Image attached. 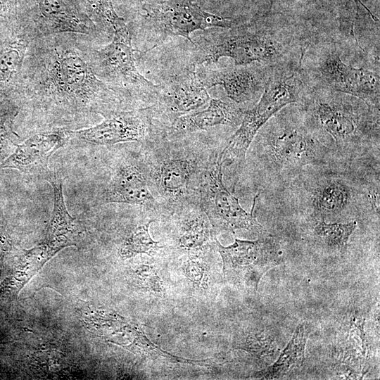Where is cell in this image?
I'll list each match as a JSON object with an SVG mask.
<instances>
[{
  "label": "cell",
  "mask_w": 380,
  "mask_h": 380,
  "mask_svg": "<svg viewBox=\"0 0 380 380\" xmlns=\"http://www.w3.org/2000/svg\"><path fill=\"white\" fill-rule=\"evenodd\" d=\"M205 34L199 42L198 63L217 62L222 57L234 60L235 65L260 63L275 65L293 59L291 52L298 46L293 35L255 23L226 28Z\"/></svg>",
  "instance_id": "cell-1"
},
{
  "label": "cell",
  "mask_w": 380,
  "mask_h": 380,
  "mask_svg": "<svg viewBox=\"0 0 380 380\" xmlns=\"http://www.w3.org/2000/svg\"><path fill=\"white\" fill-rule=\"evenodd\" d=\"M40 64L39 88L46 96L85 104L113 93L82 53L72 48L55 46Z\"/></svg>",
  "instance_id": "cell-2"
},
{
  "label": "cell",
  "mask_w": 380,
  "mask_h": 380,
  "mask_svg": "<svg viewBox=\"0 0 380 380\" xmlns=\"http://www.w3.org/2000/svg\"><path fill=\"white\" fill-rule=\"evenodd\" d=\"M144 18L150 31L158 36L155 46L168 37L181 36L195 46L191 34L209 27L231 28L234 22L229 18L203 10L194 0H163L143 6Z\"/></svg>",
  "instance_id": "cell-3"
},
{
  "label": "cell",
  "mask_w": 380,
  "mask_h": 380,
  "mask_svg": "<svg viewBox=\"0 0 380 380\" xmlns=\"http://www.w3.org/2000/svg\"><path fill=\"white\" fill-rule=\"evenodd\" d=\"M222 151L213 156L203 172L201 183V208L213 227L219 232L262 228L254 215L258 195L251 212L246 211L237 198L222 182Z\"/></svg>",
  "instance_id": "cell-4"
},
{
  "label": "cell",
  "mask_w": 380,
  "mask_h": 380,
  "mask_svg": "<svg viewBox=\"0 0 380 380\" xmlns=\"http://www.w3.org/2000/svg\"><path fill=\"white\" fill-rule=\"evenodd\" d=\"M319 93H310L305 103H310L315 121L330 134L336 144L346 148L360 141L371 130L379 129L367 114L360 112L336 92L322 89Z\"/></svg>",
  "instance_id": "cell-5"
},
{
  "label": "cell",
  "mask_w": 380,
  "mask_h": 380,
  "mask_svg": "<svg viewBox=\"0 0 380 380\" xmlns=\"http://www.w3.org/2000/svg\"><path fill=\"white\" fill-rule=\"evenodd\" d=\"M269 127L267 152L277 169L294 170L320 162L325 151L315 133L304 122H295L279 115Z\"/></svg>",
  "instance_id": "cell-6"
},
{
  "label": "cell",
  "mask_w": 380,
  "mask_h": 380,
  "mask_svg": "<svg viewBox=\"0 0 380 380\" xmlns=\"http://www.w3.org/2000/svg\"><path fill=\"white\" fill-rule=\"evenodd\" d=\"M215 241L226 279L255 291L261 277L279 262V246L271 237L255 241L236 238L228 246L221 245L216 238Z\"/></svg>",
  "instance_id": "cell-7"
},
{
  "label": "cell",
  "mask_w": 380,
  "mask_h": 380,
  "mask_svg": "<svg viewBox=\"0 0 380 380\" xmlns=\"http://www.w3.org/2000/svg\"><path fill=\"white\" fill-rule=\"evenodd\" d=\"M317 72L316 89L350 95L379 110L380 77L376 72L346 64L336 48L323 51Z\"/></svg>",
  "instance_id": "cell-8"
},
{
  "label": "cell",
  "mask_w": 380,
  "mask_h": 380,
  "mask_svg": "<svg viewBox=\"0 0 380 380\" xmlns=\"http://www.w3.org/2000/svg\"><path fill=\"white\" fill-rule=\"evenodd\" d=\"M131 42L127 27L114 32L110 43L93 52L94 71L100 80L116 87L157 96L158 86L143 76L136 67Z\"/></svg>",
  "instance_id": "cell-9"
},
{
  "label": "cell",
  "mask_w": 380,
  "mask_h": 380,
  "mask_svg": "<svg viewBox=\"0 0 380 380\" xmlns=\"http://www.w3.org/2000/svg\"><path fill=\"white\" fill-rule=\"evenodd\" d=\"M272 66L255 63L217 70L203 68L196 72L207 89L220 85L231 101L241 104L260 98Z\"/></svg>",
  "instance_id": "cell-10"
},
{
  "label": "cell",
  "mask_w": 380,
  "mask_h": 380,
  "mask_svg": "<svg viewBox=\"0 0 380 380\" xmlns=\"http://www.w3.org/2000/svg\"><path fill=\"white\" fill-rule=\"evenodd\" d=\"M103 120L96 125L70 131L71 137L96 145L144 139L150 131L151 122L146 110L100 113Z\"/></svg>",
  "instance_id": "cell-11"
},
{
  "label": "cell",
  "mask_w": 380,
  "mask_h": 380,
  "mask_svg": "<svg viewBox=\"0 0 380 380\" xmlns=\"http://www.w3.org/2000/svg\"><path fill=\"white\" fill-rule=\"evenodd\" d=\"M71 137L70 131L37 134L17 146L14 152L0 164V168H13L23 172H42L51 156Z\"/></svg>",
  "instance_id": "cell-12"
},
{
  "label": "cell",
  "mask_w": 380,
  "mask_h": 380,
  "mask_svg": "<svg viewBox=\"0 0 380 380\" xmlns=\"http://www.w3.org/2000/svg\"><path fill=\"white\" fill-rule=\"evenodd\" d=\"M156 96L167 112L179 116L203 109L210 99L207 89L197 77L195 67L158 86Z\"/></svg>",
  "instance_id": "cell-13"
},
{
  "label": "cell",
  "mask_w": 380,
  "mask_h": 380,
  "mask_svg": "<svg viewBox=\"0 0 380 380\" xmlns=\"http://www.w3.org/2000/svg\"><path fill=\"white\" fill-rule=\"evenodd\" d=\"M38 6L37 26L41 34H89L95 31L93 22L68 0H38Z\"/></svg>",
  "instance_id": "cell-14"
},
{
  "label": "cell",
  "mask_w": 380,
  "mask_h": 380,
  "mask_svg": "<svg viewBox=\"0 0 380 380\" xmlns=\"http://www.w3.org/2000/svg\"><path fill=\"white\" fill-rule=\"evenodd\" d=\"M279 108L264 96L250 110L244 111L239 127L222 150L223 164H232L245 159L246 152L256 134Z\"/></svg>",
  "instance_id": "cell-15"
},
{
  "label": "cell",
  "mask_w": 380,
  "mask_h": 380,
  "mask_svg": "<svg viewBox=\"0 0 380 380\" xmlns=\"http://www.w3.org/2000/svg\"><path fill=\"white\" fill-rule=\"evenodd\" d=\"M243 113L239 104L230 99H210L203 109L177 117L172 123L171 132L181 134L217 125L237 126Z\"/></svg>",
  "instance_id": "cell-16"
},
{
  "label": "cell",
  "mask_w": 380,
  "mask_h": 380,
  "mask_svg": "<svg viewBox=\"0 0 380 380\" xmlns=\"http://www.w3.org/2000/svg\"><path fill=\"white\" fill-rule=\"evenodd\" d=\"M105 203L151 206L156 200L145 174L134 164H123L116 170L103 195Z\"/></svg>",
  "instance_id": "cell-17"
},
{
  "label": "cell",
  "mask_w": 380,
  "mask_h": 380,
  "mask_svg": "<svg viewBox=\"0 0 380 380\" xmlns=\"http://www.w3.org/2000/svg\"><path fill=\"white\" fill-rule=\"evenodd\" d=\"M45 178L50 183L53 192V206L46 239L62 248L76 245L75 239L80 231L77 221L67 210L62 179L53 172H47Z\"/></svg>",
  "instance_id": "cell-18"
},
{
  "label": "cell",
  "mask_w": 380,
  "mask_h": 380,
  "mask_svg": "<svg viewBox=\"0 0 380 380\" xmlns=\"http://www.w3.org/2000/svg\"><path fill=\"white\" fill-rule=\"evenodd\" d=\"M194 171L192 160L184 156L165 158L156 170L158 191L167 198H179L186 192Z\"/></svg>",
  "instance_id": "cell-19"
},
{
  "label": "cell",
  "mask_w": 380,
  "mask_h": 380,
  "mask_svg": "<svg viewBox=\"0 0 380 380\" xmlns=\"http://www.w3.org/2000/svg\"><path fill=\"white\" fill-rule=\"evenodd\" d=\"M306 334L303 324L298 325L293 337L278 360L262 372L265 379H277L300 366L305 358Z\"/></svg>",
  "instance_id": "cell-20"
},
{
  "label": "cell",
  "mask_w": 380,
  "mask_h": 380,
  "mask_svg": "<svg viewBox=\"0 0 380 380\" xmlns=\"http://www.w3.org/2000/svg\"><path fill=\"white\" fill-rule=\"evenodd\" d=\"M350 199V190L345 183L330 180L315 190L312 203L319 213L332 215L343 211L349 204Z\"/></svg>",
  "instance_id": "cell-21"
},
{
  "label": "cell",
  "mask_w": 380,
  "mask_h": 380,
  "mask_svg": "<svg viewBox=\"0 0 380 380\" xmlns=\"http://www.w3.org/2000/svg\"><path fill=\"white\" fill-rule=\"evenodd\" d=\"M153 220L138 227L124 241L120 249L121 257L127 258L138 253L151 255L161 248L159 241H154L149 234V226Z\"/></svg>",
  "instance_id": "cell-22"
},
{
  "label": "cell",
  "mask_w": 380,
  "mask_h": 380,
  "mask_svg": "<svg viewBox=\"0 0 380 380\" xmlns=\"http://www.w3.org/2000/svg\"><path fill=\"white\" fill-rule=\"evenodd\" d=\"M27 47L26 41H18L1 50L0 83L10 82L20 72Z\"/></svg>",
  "instance_id": "cell-23"
},
{
  "label": "cell",
  "mask_w": 380,
  "mask_h": 380,
  "mask_svg": "<svg viewBox=\"0 0 380 380\" xmlns=\"http://www.w3.org/2000/svg\"><path fill=\"white\" fill-rule=\"evenodd\" d=\"M356 226L355 221L347 223H327L322 220L315 225V232L329 246L343 251Z\"/></svg>",
  "instance_id": "cell-24"
},
{
  "label": "cell",
  "mask_w": 380,
  "mask_h": 380,
  "mask_svg": "<svg viewBox=\"0 0 380 380\" xmlns=\"http://www.w3.org/2000/svg\"><path fill=\"white\" fill-rule=\"evenodd\" d=\"M208 225L204 216L198 215L188 220L183 227L179 239V244L184 248H195L201 246L208 240Z\"/></svg>",
  "instance_id": "cell-25"
},
{
  "label": "cell",
  "mask_w": 380,
  "mask_h": 380,
  "mask_svg": "<svg viewBox=\"0 0 380 380\" xmlns=\"http://www.w3.org/2000/svg\"><path fill=\"white\" fill-rule=\"evenodd\" d=\"M94 18L106 28L114 32L127 25L123 18L115 13L111 0H84Z\"/></svg>",
  "instance_id": "cell-26"
},
{
  "label": "cell",
  "mask_w": 380,
  "mask_h": 380,
  "mask_svg": "<svg viewBox=\"0 0 380 380\" xmlns=\"http://www.w3.org/2000/svg\"><path fill=\"white\" fill-rule=\"evenodd\" d=\"M141 285L147 291L160 296L165 295V289L161 278L151 266L142 265L137 272Z\"/></svg>",
  "instance_id": "cell-27"
},
{
  "label": "cell",
  "mask_w": 380,
  "mask_h": 380,
  "mask_svg": "<svg viewBox=\"0 0 380 380\" xmlns=\"http://www.w3.org/2000/svg\"><path fill=\"white\" fill-rule=\"evenodd\" d=\"M185 274L194 284L206 286L208 280L207 265L201 262L190 260L185 265Z\"/></svg>",
  "instance_id": "cell-28"
},
{
  "label": "cell",
  "mask_w": 380,
  "mask_h": 380,
  "mask_svg": "<svg viewBox=\"0 0 380 380\" xmlns=\"http://www.w3.org/2000/svg\"><path fill=\"white\" fill-rule=\"evenodd\" d=\"M9 244L6 240L0 235V258H2L4 254L8 250Z\"/></svg>",
  "instance_id": "cell-29"
},
{
  "label": "cell",
  "mask_w": 380,
  "mask_h": 380,
  "mask_svg": "<svg viewBox=\"0 0 380 380\" xmlns=\"http://www.w3.org/2000/svg\"><path fill=\"white\" fill-rule=\"evenodd\" d=\"M355 3V5L357 8V9L359 8V7L361 6H362L369 13V15H370V17L372 18V19L374 21H378V18L372 13V12L362 2L361 0H353Z\"/></svg>",
  "instance_id": "cell-30"
},
{
  "label": "cell",
  "mask_w": 380,
  "mask_h": 380,
  "mask_svg": "<svg viewBox=\"0 0 380 380\" xmlns=\"http://www.w3.org/2000/svg\"><path fill=\"white\" fill-rule=\"evenodd\" d=\"M2 129H3V122H2L1 118L0 117V132L2 131Z\"/></svg>",
  "instance_id": "cell-31"
},
{
  "label": "cell",
  "mask_w": 380,
  "mask_h": 380,
  "mask_svg": "<svg viewBox=\"0 0 380 380\" xmlns=\"http://www.w3.org/2000/svg\"><path fill=\"white\" fill-rule=\"evenodd\" d=\"M270 10L273 4V0H270Z\"/></svg>",
  "instance_id": "cell-32"
},
{
  "label": "cell",
  "mask_w": 380,
  "mask_h": 380,
  "mask_svg": "<svg viewBox=\"0 0 380 380\" xmlns=\"http://www.w3.org/2000/svg\"><path fill=\"white\" fill-rule=\"evenodd\" d=\"M0 145H1V142H0ZM1 146H0V160L1 159Z\"/></svg>",
  "instance_id": "cell-33"
}]
</instances>
